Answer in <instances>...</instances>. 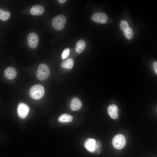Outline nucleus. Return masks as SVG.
Instances as JSON below:
<instances>
[{"label":"nucleus","instance_id":"obj_1","mask_svg":"<svg viewBox=\"0 0 157 157\" xmlns=\"http://www.w3.org/2000/svg\"><path fill=\"white\" fill-rule=\"evenodd\" d=\"M44 93V89L40 85H35L33 86L30 89L29 94L32 98L36 100L42 98Z\"/></svg>","mask_w":157,"mask_h":157},{"label":"nucleus","instance_id":"obj_2","mask_svg":"<svg viewBox=\"0 0 157 157\" xmlns=\"http://www.w3.org/2000/svg\"><path fill=\"white\" fill-rule=\"evenodd\" d=\"M50 74V70L49 67L44 63L40 64L38 67L36 73L37 78L41 81L46 80Z\"/></svg>","mask_w":157,"mask_h":157},{"label":"nucleus","instance_id":"obj_3","mask_svg":"<svg viewBox=\"0 0 157 157\" xmlns=\"http://www.w3.org/2000/svg\"><path fill=\"white\" fill-rule=\"evenodd\" d=\"M66 22L65 17L63 15H59L54 17L52 21L54 28L57 30H60L64 28Z\"/></svg>","mask_w":157,"mask_h":157},{"label":"nucleus","instance_id":"obj_4","mask_svg":"<svg viewBox=\"0 0 157 157\" xmlns=\"http://www.w3.org/2000/svg\"><path fill=\"white\" fill-rule=\"evenodd\" d=\"M112 143L115 148L118 150L121 149H123L126 145V139L123 135L118 134L113 138Z\"/></svg>","mask_w":157,"mask_h":157},{"label":"nucleus","instance_id":"obj_5","mask_svg":"<svg viewBox=\"0 0 157 157\" xmlns=\"http://www.w3.org/2000/svg\"><path fill=\"white\" fill-rule=\"evenodd\" d=\"M91 19L94 22L101 24H105L107 21V15L103 13H97L93 14L91 16Z\"/></svg>","mask_w":157,"mask_h":157},{"label":"nucleus","instance_id":"obj_6","mask_svg":"<svg viewBox=\"0 0 157 157\" xmlns=\"http://www.w3.org/2000/svg\"><path fill=\"white\" fill-rule=\"evenodd\" d=\"M29 111V108L27 105L23 103H19L17 108V113L19 117L24 118L27 115Z\"/></svg>","mask_w":157,"mask_h":157},{"label":"nucleus","instance_id":"obj_7","mask_svg":"<svg viewBox=\"0 0 157 157\" xmlns=\"http://www.w3.org/2000/svg\"><path fill=\"white\" fill-rule=\"evenodd\" d=\"M39 42V37L38 35L34 33H30L28 37V44L31 48H36Z\"/></svg>","mask_w":157,"mask_h":157},{"label":"nucleus","instance_id":"obj_8","mask_svg":"<svg viewBox=\"0 0 157 157\" xmlns=\"http://www.w3.org/2000/svg\"><path fill=\"white\" fill-rule=\"evenodd\" d=\"M96 142L94 139L88 138L84 142V147L89 151L92 153L94 152L95 148Z\"/></svg>","mask_w":157,"mask_h":157},{"label":"nucleus","instance_id":"obj_9","mask_svg":"<svg viewBox=\"0 0 157 157\" xmlns=\"http://www.w3.org/2000/svg\"><path fill=\"white\" fill-rule=\"evenodd\" d=\"M4 74L7 78L12 80L15 78L16 76V71L15 69L13 67H8L5 70Z\"/></svg>","mask_w":157,"mask_h":157},{"label":"nucleus","instance_id":"obj_10","mask_svg":"<svg viewBox=\"0 0 157 157\" xmlns=\"http://www.w3.org/2000/svg\"><path fill=\"white\" fill-rule=\"evenodd\" d=\"M82 106V103L80 100L78 98L74 97L72 99L70 107L71 110L76 111L80 109Z\"/></svg>","mask_w":157,"mask_h":157},{"label":"nucleus","instance_id":"obj_11","mask_svg":"<svg viewBox=\"0 0 157 157\" xmlns=\"http://www.w3.org/2000/svg\"><path fill=\"white\" fill-rule=\"evenodd\" d=\"M108 111L109 115L112 119H116L118 117V109L115 104L110 105L108 107Z\"/></svg>","mask_w":157,"mask_h":157},{"label":"nucleus","instance_id":"obj_12","mask_svg":"<svg viewBox=\"0 0 157 157\" xmlns=\"http://www.w3.org/2000/svg\"><path fill=\"white\" fill-rule=\"evenodd\" d=\"M44 8L40 5H35L33 6L30 9L31 13L33 15H40L44 12Z\"/></svg>","mask_w":157,"mask_h":157},{"label":"nucleus","instance_id":"obj_13","mask_svg":"<svg viewBox=\"0 0 157 157\" xmlns=\"http://www.w3.org/2000/svg\"><path fill=\"white\" fill-rule=\"evenodd\" d=\"M86 42L83 40H79L76 44V51L78 53H81L85 49Z\"/></svg>","mask_w":157,"mask_h":157},{"label":"nucleus","instance_id":"obj_14","mask_svg":"<svg viewBox=\"0 0 157 157\" xmlns=\"http://www.w3.org/2000/svg\"><path fill=\"white\" fill-rule=\"evenodd\" d=\"M74 60L72 58H69L62 63L61 67L64 68L70 69L72 68L74 65Z\"/></svg>","mask_w":157,"mask_h":157},{"label":"nucleus","instance_id":"obj_15","mask_svg":"<svg viewBox=\"0 0 157 157\" xmlns=\"http://www.w3.org/2000/svg\"><path fill=\"white\" fill-rule=\"evenodd\" d=\"M73 117L68 114H64L61 115L58 118V120L60 122H69L72 121Z\"/></svg>","mask_w":157,"mask_h":157},{"label":"nucleus","instance_id":"obj_16","mask_svg":"<svg viewBox=\"0 0 157 157\" xmlns=\"http://www.w3.org/2000/svg\"><path fill=\"white\" fill-rule=\"evenodd\" d=\"M123 34L125 38L128 39H131L133 36V32L131 28L129 27L123 31Z\"/></svg>","mask_w":157,"mask_h":157},{"label":"nucleus","instance_id":"obj_17","mask_svg":"<svg viewBox=\"0 0 157 157\" xmlns=\"http://www.w3.org/2000/svg\"><path fill=\"white\" fill-rule=\"evenodd\" d=\"M10 17V13L7 11L0 9V18L3 21H6L9 19Z\"/></svg>","mask_w":157,"mask_h":157},{"label":"nucleus","instance_id":"obj_18","mask_svg":"<svg viewBox=\"0 0 157 157\" xmlns=\"http://www.w3.org/2000/svg\"><path fill=\"white\" fill-rule=\"evenodd\" d=\"M129 24L126 20H122L120 22L119 27L122 31H124L129 27Z\"/></svg>","mask_w":157,"mask_h":157},{"label":"nucleus","instance_id":"obj_19","mask_svg":"<svg viewBox=\"0 0 157 157\" xmlns=\"http://www.w3.org/2000/svg\"><path fill=\"white\" fill-rule=\"evenodd\" d=\"M70 50L68 48L65 49L63 52L61 54V57L63 59L66 58L69 55Z\"/></svg>","mask_w":157,"mask_h":157},{"label":"nucleus","instance_id":"obj_20","mask_svg":"<svg viewBox=\"0 0 157 157\" xmlns=\"http://www.w3.org/2000/svg\"><path fill=\"white\" fill-rule=\"evenodd\" d=\"M153 68L156 74L157 75V62H154L153 63Z\"/></svg>","mask_w":157,"mask_h":157},{"label":"nucleus","instance_id":"obj_21","mask_svg":"<svg viewBox=\"0 0 157 157\" xmlns=\"http://www.w3.org/2000/svg\"><path fill=\"white\" fill-rule=\"evenodd\" d=\"M66 1V0H59L58 1L61 3H63Z\"/></svg>","mask_w":157,"mask_h":157},{"label":"nucleus","instance_id":"obj_22","mask_svg":"<svg viewBox=\"0 0 157 157\" xmlns=\"http://www.w3.org/2000/svg\"></svg>","mask_w":157,"mask_h":157}]
</instances>
